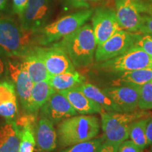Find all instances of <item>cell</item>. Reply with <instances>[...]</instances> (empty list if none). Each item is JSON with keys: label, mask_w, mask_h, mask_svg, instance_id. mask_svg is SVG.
Returning <instances> with one entry per match:
<instances>
[{"label": "cell", "mask_w": 152, "mask_h": 152, "mask_svg": "<svg viewBox=\"0 0 152 152\" xmlns=\"http://www.w3.org/2000/svg\"><path fill=\"white\" fill-rule=\"evenodd\" d=\"M115 74L111 86H142L152 80V67Z\"/></svg>", "instance_id": "ac0fdd59"}, {"label": "cell", "mask_w": 152, "mask_h": 152, "mask_svg": "<svg viewBox=\"0 0 152 152\" xmlns=\"http://www.w3.org/2000/svg\"><path fill=\"white\" fill-rule=\"evenodd\" d=\"M140 35L120 30L109 39L98 45L95 59L99 63L106 61L123 54L136 45Z\"/></svg>", "instance_id": "52a82bcc"}, {"label": "cell", "mask_w": 152, "mask_h": 152, "mask_svg": "<svg viewBox=\"0 0 152 152\" xmlns=\"http://www.w3.org/2000/svg\"><path fill=\"white\" fill-rule=\"evenodd\" d=\"M136 46L142 48L144 52L152 56V35H140L136 42Z\"/></svg>", "instance_id": "f1b7e54d"}, {"label": "cell", "mask_w": 152, "mask_h": 152, "mask_svg": "<svg viewBox=\"0 0 152 152\" xmlns=\"http://www.w3.org/2000/svg\"><path fill=\"white\" fill-rule=\"evenodd\" d=\"M150 117L137 120L133 122L129 130V138L142 150L149 146L147 135V125Z\"/></svg>", "instance_id": "cb8c5ba5"}, {"label": "cell", "mask_w": 152, "mask_h": 152, "mask_svg": "<svg viewBox=\"0 0 152 152\" xmlns=\"http://www.w3.org/2000/svg\"><path fill=\"white\" fill-rule=\"evenodd\" d=\"M20 132L16 122L9 121L0 127V152H18Z\"/></svg>", "instance_id": "d6986e66"}, {"label": "cell", "mask_w": 152, "mask_h": 152, "mask_svg": "<svg viewBox=\"0 0 152 152\" xmlns=\"http://www.w3.org/2000/svg\"><path fill=\"white\" fill-rule=\"evenodd\" d=\"M118 144L106 141L102 142L96 152H118Z\"/></svg>", "instance_id": "1f68e13d"}, {"label": "cell", "mask_w": 152, "mask_h": 152, "mask_svg": "<svg viewBox=\"0 0 152 152\" xmlns=\"http://www.w3.org/2000/svg\"><path fill=\"white\" fill-rule=\"evenodd\" d=\"M37 43V32L24 29L13 19L0 18V53L7 57L26 56Z\"/></svg>", "instance_id": "6da1fadb"}, {"label": "cell", "mask_w": 152, "mask_h": 152, "mask_svg": "<svg viewBox=\"0 0 152 152\" xmlns=\"http://www.w3.org/2000/svg\"><path fill=\"white\" fill-rule=\"evenodd\" d=\"M5 56L0 53V79L2 77L4 74L5 73L7 65L5 62Z\"/></svg>", "instance_id": "e575fe53"}, {"label": "cell", "mask_w": 152, "mask_h": 152, "mask_svg": "<svg viewBox=\"0 0 152 152\" xmlns=\"http://www.w3.org/2000/svg\"><path fill=\"white\" fill-rule=\"evenodd\" d=\"M57 44L65 50L75 67H86L94 61L97 45L90 24L83 25Z\"/></svg>", "instance_id": "7a4b0ae2"}, {"label": "cell", "mask_w": 152, "mask_h": 152, "mask_svg": "<svg viewBox=\"0 0 152 152\" xmlns=\"http://www.w3.org/2000/svg\"><path fill=\"white\" fill-rule=\"evenodd\" d=\"M35 118L31 114L21 116L16 123L20 132V144L18 152H34L36 146Z\"/></svg>", "instance_id": "e0dca14e"}, {"label": "cell", "mask_w": 152, "mask_h": 152, "mask_svg": "<svg viewBox=\"0 0 152 152\" xmlns=\"http://www.w3.org/2000/svg\"><path fill=\"white\" fill-rule=\"evenodd\" d=\"M103 141V138L93 139L90 141L74 144L61 152H96Z\"/></svg>", "instance_id": "484cf974"}, {"label": "cell", "mask_w": 152, "mask_h": 152, "mask_svg": "<svg viewBox=\"0 0 152 152\" xmlns=\"http://www.w3.org/2000/svg\"><path fill=\"white\" fill-rule=\"evenodd\" d=\"M7 0H0V10L5 7Z\"/></svg>", "instance_id": "d590c367"}, {"label": "cell", "mask_w": 152, "mask_h": 152, "mask_svg": "<svg viewBox=\"0 0 152 152\" xmlns=\"http://www.w3.org/2000/svg\"><path fill=\"white\" fill-rule=\"evenodd\" d=\"M47 81L55 91H63L80 86L85 82V77L74 71L49 76Z\"/></svg>", "instance_id": "603a6c76"}, {"label": "cell", "mask_w": 152, "mask_h": 152, "mask_svg": "<svg viewBox=\"0 0 152 152\" xmlns=\"http://www.w3.org/2000/svg\"><path fill=\"white\" fill-rule=\"evenodd\" d=\"M147 135L149 145H152V116L149 118L147 125Z\"/></svg>", "instance_id": "836d02e7"}, {"label": "cell", "mask_w": 152, "mask_h": 152, "mask_svg": "<svg viewBox=\"0 0 152 152\" xmlns=\"http://www.w3.org/2000/svg\"><path fill=\"white\" fill-rule=\"evenodd\" d=\"M14 12L20 16L24 12L29 0H12Z\"/></svg>", "instance_id": "d6a6232c"}, {"label": "cell", "mask_w": 152, "mask_h": 152, "mask_svg": "<svg viewBox=\"0 0 152 152\" xmlns=\"http://www.w3.org/2000/svg\"><path fill=\"white\" fill-rule=\"evenodd\" d=\"M76 1H79V2H84V0H76Z\"/></svg>", "instance_id": "8d00e7d4"}, {"label": "cell", "mask_w": 152, "mask_h": 152, "mask_svg": "<svg viewBox=\"0 0 152 152\" xmlns=\"http://www.w3.org/2000/svg\"><path fill=\"white\" fill-rule=\"evenodd\" d=\"M92 29L98 46L122 28L117 20L115 11L110 9L99 8L92 15Z\"/></svg>", "instance_id": "9c48e42d"}, {"label": "cell", "mask_w": 152, "mask_h": 152, "mask_svg": "<svg viewBox=\"0 0 152 152\" xmlns=\"http://www.w3.org/2000/svg\"><path fill=\"white\" fill-rule=\"evenodd\" d=\"M142 151L143 150L130 140L122 142L118 144V152H142Z\"/></svg>", "instance_id": "f546056e"}, {"label": "cell", "mask_w": 152, "mask_h": 152, "mask_svg": "<svg viewBox=\"0 0 152 152\" xmlns=\"http://www.w3.org/2000/svg\"></svg>", "instance_id": "74e56055"}, {"label": "cell", "mask_w": 152, "mask_h": 152, "mask_svg": "<svg viewBox=\"0 0 152 152\" xmlns=\"http://www.w3.org/2000/svg\"><path fill=\"white\" fill-rule=\"evenodd\" d=\"M54 92V89L51 86L48 81H41L34 83L27 111L32 113L37 112L49 100Z\"/></svg>", "instance_id": "44dd1931"}, {"label": "cell", "mask_w": 152, "mask_h": 152, "mask_svg": "<svg viewBox=\"0 0 152 152\" xmlns=\"http://www.w3.org/2000/svg\"><path fill=\"white\" fill-rule=\"evenodd\" d=\"M16 96L15 86L9 82H0V103Z\"/></svg>", "instance_id": "83f0119b"}, {"label": "cell", "mask_w": 152, "mask_h": 152, "mask_svg": "<svg viewBox=\"0 0 152 152\" xmlns=\"http://www.w3.org/2000/svg\"><path fill=\"white\" fill-rule=\"evenodd\" d=\"M18 113L16 96L10 98L0 103V116L7 119H12Z\"/></svg>", "instance_id": "4316f807"}, {"label": "cell", "mask_w": 152, "mask_h": 152, "mask_svg": "<svg viewBox=\"0 0 152 152\" xmlns=\"http://www.w3.org/2000/svg\"><path fill=\"white\" fill-rule=\"evenodd\" d=\"M22 64L33 83L48 80L50 75L43 61L36 54L35 49L31 53L23 57Z\"/></svg>", "instance_id": "ffe728a7"}, {"label": "cell", "mask_w": 152, "mask_h": 152, "mask_svg": "<svg viewBox=\"0 0 152 152\" xmlns=\"http://www.w3.org/2000/svg\"><path fill=\"white\" fill-rule=\"evenodd\" d=\"M138 108L142 111L152 109V80L140 86Z\"/></svg>", "instance_id": "d4e9b609"}, {"label": "cell", "mask_w": 152, "mask_h": 152, "mask_svg": "<svg viewBox=\"0 0 152 152\" xmlns=\"http://www.w3.org/2000/svg\"><path fill=\"white\" fill-rule=\"evenodd\" d=\"M7 71L16 87V93L23 108L28 111L31 91L34 83L25 69L22 61H9L7 64Z\"/></svg>", "instance_id": "7c38bea8"}, {"label": "cell", "mask_w": 152, "mask_h": 152, "mask_svg": "<svg viewBox=\"0 0 152 152\" xmlns=\"http://www.w3.org/2000/svg\"><path fill=\"white\" fill-rule=\"evenodd\" d=\"M41 114L42 116L49 119L54 124H57L75 115L77 112L65 95L58 91H55L41 108Z\"/></svg>", "instance_id": "8fae6325"}, {"label": "cell", "mask_w": 152, "mask_h": 152, "mask_svg": "<svg viewBox=\"0 0 152 152\" xmlns=\"http://www.w3.org/2000/svg\"><path fill=\"white\" fill-rule=\"evenodd\" d=\"M152 67V56L140 47L134 46L120 56L101 62L98 68L106 73H116Z\"/></svg>", "instance_id": "8992f818"}, {"label": "cell", "mask_w": 152, "mask_h": 152, "mask_svg": "<svg viewBox=\"0 0 152 152\" xmlns=\"http://www.w3.org/2000/svg\"><path fill=\"white\" fill-rule=\"evenodd\" d=\"M115 14L121 28L130 33L140 32L142 17L135 0H118Z\"/></svg>", "instance_id": "5bb4252c"}, {"label": "cell", "mask_w": 152, "mask_h": 152, "mask_svg": "<svg viewBox=\"0 0 152 152\" xmlns=\"http://www.w3.org/2000/svg\"><path fill=\"white\" fill-rule=\"evenodd\" d=\"M36 145L42 152H52L57 146V133L54 123L49 119L42 117L35 127Z\"/></svg>", "instance_id": "9a60e30c"}, {"label": "cell", "mask_w": 152, "mask_h": 152, "mask_svg": "<svg viewBox=\"0 0 152 152\" xmlns=\"http://www.w3.org/2000/svg\"><path fill=\"white\" fill-rule=\"evenodd\" d=\"M100 130L99 121L90 115H74L58 123L57 129L58 143L61 147L93 140Z\"/></svg>", "instance_id": "3957f363"}, {"label": "cell", "mask_w": 152, "mask_h": 152, "mask_svg": "<svg viewBox=\"0 0 152 152\" xmlns=\"http://www.w3.org/2000/svg\"><path fill=\"white\" fill-rule=\"evenodd\" d=\"M35 52L43 61L50 76L75 71L65 50L57 43L49 47H37Z\"/></svg>", "instance_id": "ba28073f"}, {"label": "cell", "mask_w": 152, "mask_h": 152, "mask_svg": "<svg viewBox=\"0 0 152 152\" xmlns=\"http://www.w3.org/2000/svg\"><path fill=\"white\" fill-rule=\"evenodd\" d=\"M68 99L72 106L78 113L87 114L101 113L104 111L102 106L93 102L80 90L78 87H73L68 90L58 91Z\"/></svg>", "instance_id": "2e32d148"}, {"label": "cell", "mask_w": 152, "mask_h": 152, "mask_svg": "<svg viewBox=\"0 0 152 152\" xmlns=\"http://www.w3.org/2000/svg\"><path fill=\"white\" fill-rule=\"evenodd\" d=\"M140 33L144 35H152V15L151 16L142 17Z\"/></svg>", "instance_id": "4dcf8cb0"}, {"label": "cell", "mask_w": 152, "mask_h": 152, "mask_svg": "<svg viewBox=\"0 0 152 152\" xmlns=\"http://www.w3.org/2000/svg\"><path fill=\"white\" fill-rule=\"evenodd\" d=\"M140 86H110L103 89L121 112H132L138 108Z\"/></svg>", "instance_id": "4fadbf2b"}, {"label": "cell", "mask_w": 152, "mask_h": 152, "mask_svg": "<svg viewBox=\"0 0 152 152\" xmlns=\"http://www.w3.org/2000/svg\"><path fill=\"white\" fill-rule=\"evenodd\" d=\"M151 116L147 111L132 112H109L101 113L102 128L104 141L119 144L129 138L130 125L137 120Z\"/></svg>", "instance_id": "277c9868"}, {"label": "cell", "mask_w": 152, "mask_h": 152, "mask_svg": "<svg viewBox=\"0 0 152 152\" xmlns=\"http://www.w3.org/2000/svg\"><path fill=\"white\" fill-rule=\"evenodd\" d=\"M92 15V9L80 11L44 26L37 31V44L46 46L73 33L85 25Z\"/></svg>", "instance_id": "5b68a950"}, {"label": "cell", "mask_w": 152, "mask_h": 152, "mask_svg": "<svg viewBox=\"0 0 152 152\" xmlns=\"http://www.w3.org/2000/svg\"><path fill=\"white\" fill-rule=\"evenodd\" d=\"M50 14L49 0H29L20 16V25L24 29L37 32L44 26Z\"/></svg>", "instance_id": "30bf717a"}, {"label": "cell", "mask_w": 152, "mask_h": 152, "mask_svg": "<svg viewBox=\"0 0 152 152\" xmlns=\"http://www.w3.org/2000/svg\"><path fill=\"white\" fill-rule=\"evenodd\" d=\"M78 87L87 97L100 105L105 111L121 112L107 94L96 85L85 82Z\"/></svg>", "instance_id": "7402d4cb"}]
</instances>
